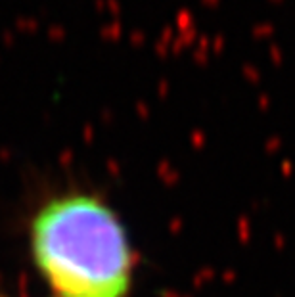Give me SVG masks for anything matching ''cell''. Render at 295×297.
<instances>
[{"label":"cell","mask_w":295,"mask_h":297,"mask_svg":"<svg viewBox=\"0 0 295 297\" xmlns=\"http://www.w3.org/2000/svg\"><path fill=\"white\" fill-rule=\"evenodd\" d=\"M38 270L60 297H127L132 257L113 211L87 194L44 203L31 223Z\"/></svg>","instance_id":"1"}]
</instances>
